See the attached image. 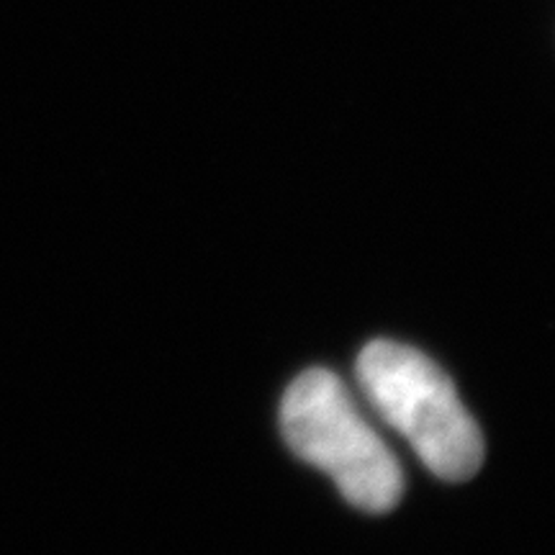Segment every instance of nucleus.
<instances>
[{
	"label": "nucleus",
	"mask_w": 555,
	"mask_h": 555,
	"mask_svg": "<svg viewBox=\"0 0 555 555\" xmlns=\"http://www.w3.org/2000/svg\"><path fill=\"white\" fill-rule=\"evenodd\" d=\"M358 384L420 461L446 481H466L483 463V437L453 380L414 347L376 339L360 352Z\"/></svg>",
	"instance_id": "f257e3e1"
},
{
	"label": "nucleus",
	"mask_w": 555,
	"mask_h": 555,
	"mask_svg": "<svg viewBox=\"0 0 555 555\" xmlns=\"http://www.w3.org/2000/svg\"><path fill=\"white\" fill-rule=\"evenodd\" d=\"M281 427L304 461L324 470L358 509L380 515L404 494L399 461L332 371L301 373L283 397Z\"/></svg>",
	"instance_id": "f03ea898"
}]
</instances>
